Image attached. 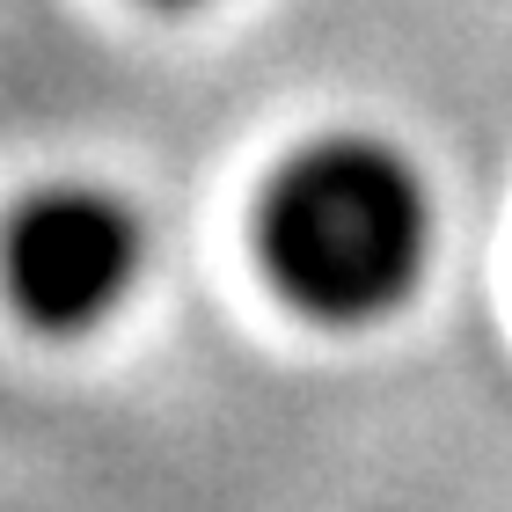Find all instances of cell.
<instances>
[{
  "instance_id": "1",
  "label": "cell",
  "mask_w": 512,
  "mask_h": 512,
  "mask_svg": "<svg viewBox=\"0 0 512 512\" xmlns=\"http://www.w3.org/2000/svg\"><path fill=\"white\" fill-rule=\"evenodd\" d=\"M264 271L315 322H374L432 256V191L388 139L330 132L300 147L264 191Z\"/></svg>"
},
{
  "instance_id": "2",
  "label": "cell",
  "mask_w": 512,
  "mask_h": 512,
  "mask_svg": "<svg viewBox=\"0 0 512 512\" xmlns=\"http://www.w3.org/2000/svg\"><path fill=\"white\" fill-rule=\"evenodd\" d=\"M139 264V213L103 183H44L0 235V278L37 330H96L139 286Z\"/></svg>"
},
{
  "instance_id": "3",
  "label": "cell",
  "mask_w": 512,
  "mask_h": 512,
  "mask_svg": "<svg viewBox=\"0 0 512 512\" xmlns=\"http://www.w3.org/2000/svg\"><path fill=\"white\" fill-rule=\"evenodd\" d=\"M161 8H191V0H161Z\"/></svg>"
}]
</instances>
